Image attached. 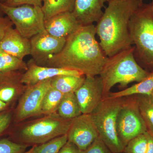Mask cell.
Instances as JSON below:
<instances>
[{
    "mask_svg": "<svg viewBox=\"0 0 153 153\" xmlns=\"http://www.w3.org/2000/svg\"><path fill=\"white\" fill-rule=\"evenodd\" d=\"M117 130L120 138L125 146L134 138L148 132L135 97L123 99L117 115Z\"/></svg>",
    "mask_w": 153,
    "mask_h": 153,
    "instance_id": "8",
    "label": "cell"
},
{
    "mask_svg": "<svg viewBox=\"0 0 153 153\" xmlns=\"http://www.w3.org/2000/svg\"><path fill=\"white\" fill-rule=\"evenodd\" d=\"M57 113L66 119H73L82 114L74 93L63 94Z\"/></svg>",
    "mask_w": 153,
    "mask_h": 153,
    "instance_id": "21",
    "label": "cell"
},
{
    "mask_svg": "<svg viewBox=\"0 0 153 153\" xmlns=\"http://www.w3.org/2000/svg\"><path fill=\"white\" fill-rule=\"evenodd\" d=\"M147 133L141 134L130 140L126 145L125 153H146L147 147Z\"/></svg>",
    "mask_w": 153,
    "mask_h": 153,
    "instance_id": "26",
    "label": "cell"
},
{
    "mask_svg": "<svg viewBox=\"0 0 153 153\" xmlns=\"http://www.w3.org/2000/svg\"><path fill=\"white\" fill-rule=\"evenodd\" d=\"M76 0H43L42 11L45 21L57 14L73 12Z\"/></svg>",
    "mask_w": 153,
    "mask_h": 153,
    "instance_id": "20",
    "label": "cell"
},
{
    "mask_svg": "<svg viewBox=\"0 0 153 153\" xmlns=\"http://www.w3.org/2000/svg\"><path fill=\"white\" fill-rule=\"evenodd\" d=\"M153 91V71L150 72L140 82L120 91L110 92L107 97L111 98H122L132 95H150Z\"/></svg>",
    "mask_w": 153,
    "mask_h": 153,
    "instance_id": "18",
    "label": "cell"
},
{
    "mask_svg": "<svg viewBox=\"0 0 153 153\" xmlns=\"http://www.w3.org/2000/svg\"><path fill=\"white\" fill-rule=\"evenodd\" d=\"M0 9L13 22L15 29L25 38L30 39L46 31L41 7L27 4L10 7L0 2Z\"/></svg>",
    "mask_w": 153,
    "mask_h": 153,
    "instance_id": "7",
    "label": "cell"
},
{
    "mask_svg": "<svg viewBox=\"0 0 153 153\" xmlns=\"http://www.w3.org/2000/svg\"><path fill=\"white\" fill-rule=\"evenodd\" d=\"M82 153H112L99 136Z\"/></svg>",
    "mask_w": 153,
    "mask_h": 153,
    "instance_id": "29",
    "label": "cell"
},
{
    "mask_svg": "<svg viewBox=\"0 0 153 153\" xmlns=\"http://www.w3.org/2000/svg\"><path fill=\"white\" fill-rule=\"evenodd\" d=\"M123 99L104 97L91 114L99 136L112 153L122 152L126 146L117 130V115Z\"/></svg>",
    "mask_w": 153,
    "mask_h": 153,
    "instance_id": "6",
    "label": "cell"
},
{
    "mask_svg": "<svg viewBox=\"0 0 153 153\" xmlns=\"http://www.w3.org/2000/svg\"><path fill=\"white\" fill-rule=\"evenodd\" d=\"M67 141L68 138L66 134L41 144L34 146L33 153H58Z\"/></svg>",
    "mask_w": 153,
    "mask_h": 153,
    "instance_id": "25",
    "label": "cell"
},
{
    "mask_svg": "<svg viewBox=\"0 0 153 153\" xmlns=\"http://www.w3.org/2000/svg\"><path fill=\"white\" fill-rule=\"evenodd\" d=\"M136 98L148 132L153 136V98L152 96L136 95Z\"/></svg>",
    "mask_w": 153,
    "mask_h": 153,
    "instance_id": "22",
    "label": "cell"
},
{
    "mask_svg": "<svg viewBox=\"0 0 153 153\" xmlns=\"http://www.w3.org/2000/svg\"><path fill=\"white\" fill-rule=\"evenodd\" d=\"M13 22L7 16H0V41L11 28L13 27Z\"/></svg>",
    "mask_w": 153,
    "mask_h": 153,
    "instance_id": "31",
    "label": "cell"
},
{
    "mask_svg": "<svg viewBox=\"0 0 153 153\" xmlns=\"http://www.w3.org/2000/svg\"><path fill=\"white\" fill-rule=\"evenodd\" d=\"M110 0H76L72 13L80 25H93L103 14L102 8Z\"/></svg>",
    "mask_w": 153,
    "mask_h": 153,
    "instance_id": "14",
    "label": "cell"
},
{
    "mask_svg": "<svg viewBox=\"0 0 153 153\" xmlns=\"http://www.w3.org/2000/svg\"><path fill=\"white\" fill-rule=\"evenodd\" d=\"M51 79L26 86L14 110L13 124H19L29 118L41 114L42 102L45 94L51 87Z\"/></svg>",
    "mask_w": 153,
    "mask_h": 153,
    "instance_id": "9",
    "label": "cell"
},
{
    "mask_svg": "<svg viewBox=\"0 0 153 153\" xmlns=\"http://www.w3.org/2000/svg\"><path fill=\"white\" fill-rule=\"evenodd\" d=\"M34 146H33V147L30 149L29 150L26 151L25 153H33V151H34Z\"/></svg>",
    "mask_w": 153,
    "mask_h": 153,
    "instance_id": "36",
    "label": "cell"
},
{
    "mask_svg": "<svg viewBox=\"0 0 153 153\" xmlns=\"http://www.w3.org/2000/svg\"><path fill=\"white\" fill-rule=\"evenodd\" d=\"M27 64L24 60L4 52L0 49V73L12 71H26Z\"/></svg>",
    "mask_w": 153,
    "mask_h": 153,
    "instance_id": "24",
    "label": "cell"
},
{
    "mask_svg": "<svg viewBox=\"0 0 153 153\" xmlns=\"http://www.w3.org/2000/svg\"><path fill=\"white\" fill-rule=\"evenodd\" d=\"M28 147L14 142L8 138L0 139V153H24Z\"/></svg>",
    "mask_w": 153,
    "mask_h": 153,
    "instance_id": "27",
    "label": "cell"
},
{
    "mask_svg": "<svg viewBox=\"0 0 153 153\" xmlns=\"http://www.w3.org/2000/svg\"><path fill=\"white\" fill-rule=\"evenodd\" d=\"M0 49L9 55L23 60L30 55V39L23 37L13 27L0 41Z\"/></svg>",
    "mask_w": 153,
    "mask_h": 153,
    "instance_id": "17",
    "label": "cell"
},
{
    "mask_svg": "<svg viewBox=\"0 0 153 153\" xmlns=\"http://www.w3.org/2000/svg\"><path fill=\"white\" fill-rule=\"evenodd\" d=\"M27 64V69L23 73L21 78V82L26 86H32L58 75H84L79 71L72 69L40 66L36 64L32 59L29 60Z\"/></svg>",
    "mask_w": 153,
    "mask_h": 153,
    "instance_id": "13",
    "label": "cell"
},
{
    "mask_svg": "<svg viewBox=\"0 0 153 153\" xmlns=\"http://www.w3.org/2000/svg\"><path fill=\"white\" fill-rule=\"evenodd\" d=\"M63 94L51 86L44 96L41 105V114L48 115L57 113Z\"/></svg>",
    "mask_w": 153,
    "mask_h": 153,
    "instance_id": "23",
    "label": "cell"
},
{
    "mask_svg": "<svg viewBox=\"0 0 153 153\" xmlns=\"http://www.w3.org/2000/svg\"><path fill=\"white\" fill-rule=\"evenodd\" d=\"M119 153H125L124 152H122Z\"/></svg>",
    "mask_w": 153,
    "mask_h": 153,
    "instance_id": "40",
    "label": "cell"
},
{
    "mask_svg": "<svg viewBox=\"0 0 153 153\" xmlns=\"http://www.w3.org/2000/svg\"><path fill=\"white\" fill-rule=\"evenodd\" d=\"M143 4L141 0H110L97 22L99 44L108 57L132 46L129 24L132 15Z\"/></svg>",
    "mask_w": 153,
    "mask_h": 153,
    "instance_id": "2",
    "label": "cell"
},
{
    "mask_svg": "<svg viewBox=\"0 0 153 153\" xmlns=\"http://www.w3.org/2000/svg\"><path fill=\"white\" fill-rule=\"evenodd\" d=\"M10 108H12V107L10 105L5 103L0 100V112Z\"/></svg>",
    "mask_w": 153,
    "mask_h": 153,
    "instance_id": "34",
    "label": "cell"
},
{
    "mask_svg": "<svg viewBox=\"0 0 153 153\" xmlns=\"http://www.w3.org/2000/svg\"><path fill=\"white\" fill-rule=\"evenodd\" d=\"M80 26L72 12L57 14L45 21L44 23L47 33L59 38H67Z\"/></svg>",
    "mask_w": 153,
    "mask_h": 153,
    "instance_id": "15",
    "label": "cell"
},
{
    "mask_svg": "<svg viewBox=\"0 0 153 153\" xmlns=\"http://www.w3.org/2000/svg\"><path fill=\"white\" fill-rule=\"evenodd\" d=\"M73 119L61 117L57 113L46 115L25 126H11L8 138L27 146H38L67 134Z\"/></svg>",
    "mask_w": 153,
    "mask_h": 153,
    "instance_id": "4",
    "label": "cell"
},
{
    "mask_svg": "<svg viewBox=\"0 0 153 153\" xmlns=\"http://www.w3.org/2000/svg\"><path fill=\"white\" fill-rule=\"evenodd\" d=\"M43 2V0H7L3 4L10 7L27 4L42 7Z\"/></svg>",
    "mask_w": 153,
    "mask_h": 153,
    "instance_id": "30",
    "label": "cell"
},
{
    "mask_svg": "<svg viewBox=\"0 0 153 153\" xmlns=\"http://www.w3.org/2000/svg\"><path fill=\"white\" fill-rule=\"evenodd\" d=\"M74 94L82 114H91L104 98L99 76H85L83 83Z\"/></svg>",
    "mask_w": 153,
    "mask_h": 153,
    "instance_id": "12",
    "label": "cell"
},
{
    "mask_svg": "<svg viewBox=\"0 0 153 153\" xmlns=\"http://www.w3.org/2000/svg\"><path fill=\"white\" fill-rule=\"evenodd\" d=\"M148 144L146 153H153V136L147 133Z\"/></svg>",
    "mask_w": 153,
    "mask_h": 153,
    "instance_id": "33",
    "label": "cell"
},
{
    "mask_svg": "<svg viewBox=\"0 0 153 153\" xmlns=\"http://www.w3.org/2000/svg\"><path fill=\"white\" fill-rule=\"evenodd\" d=\"M134 51L132 46L108 58L99 76L104 98L117 84L123 88L131 82H140L149 74L137 62Z\"/></svg>",
    "mask_w": 153,
    "mask_h": 153,
    "instance_id": "3",
    "label": "cell"
},
{
    "mask_svg": "<svg viewBox=\"0 0 153 153\" xmlns=\"http://www.w3.org/2000/svg\"><path fill=\"white\" fill-rule=\"evenodd\" d=\"M12 71L0 73V100L10 105L26 88L21 82L24 72Z\"/></svg>",
    "mask_w": 153,
    "mask_h": 153,
    "instance_id": "16",
    "label": "cell"
},
{
    "mask_svg": "<svg viewBox=\"0 0 153 153\" xmlns=\"http://www.w3.org/2000/svg\"><path fill=\"white\" fill-rule=\"evenodd\" d=\"M151 95L152 96V97L153 98V91H152V94H151Z\"/></svg>",
    "mask_w": 153,
    "mask_h": 153,
    "instance_id": "39",
    "label": "cell"
},
{
    "mask_svg": "<svg viewBox=\"0 0 153 153\" xmlns=\"http://www.w3.org/2000/svg\"><path fill=\"white\" fill-rule=\"evenodd\" d=\"M82 152L74 144L69 141L65 144L58 153H82Z\"/></svg>",
    "mask_w": 153,
    "mask_h": 153,
    "instance_id": "32",
    "label": "cell"
},
{
    "mask_svg": "<svg viewBox=\"0 0 153 153\" xmlns=\"http://www.w3.org/2000/svg\"><path fill=\"white\" fill-rule=\"evenodd\" d=\"M96 35L94 24L81 25L66 38L60 52L43 66L76 70L85 76L99 75L108 57L97 41Z\"/></svg>",
    "mask_w": 153,
    "mask_h": 153,
    "instance_id": "1",
    "label": "cell"
},
{
    "mask_svg": "<svg viewBox=\"0 0 153 153\" xmlns=\"http://www.w3.org/2000/svg\"><path fill=\"white\" fill-rule=\"evenodd\" d=\"M7 1V0H0V2L4 3Z\"/></svg>",
    "mask_w": 153,
    "mask_h": 153,
    "instance_id": "38",
    "label": "cell"
},
{
    "mask_svg": "<svg viewBox=\"0 0 153 153\" xmlns=\"http://www.w3.org/2000/svg\"><path fill=\"white\" fill-rule=\"evenodd\" d=\"M129 33L137 62L148 72H152L153 15L146 9L143 3L131 18Z\"/></svg>",
    "mask_w": 153,
    "mask_h": 153,
    "instance_id": "5",
    "label": "cell"
},
{
    "mask_svg": "<svg viewBox=\"0 0 153 153\" xmlns=\"http://www.w3.org/2000/svg\"><path fill=\"white\" fill-rule=\"evenodd\" d=\"M141 1H143V0H141ZM152 1H153V0H152Z\"/></svg>",
    "mask_w": 153,
    "mask_h": 153,
    "instance_id": "41",
    "label": "cell"
},
{
    "mask_svg": "<svg viewBox=\"0 0 153 153\" xmlns=\"http://www.w3.org/2000/svg\"><path fill=\"white\" fill-rule=\"evenodd\" d=\"M67 135L68 141L82 152L85 151L99 136L91 114H82L73 119Z\"/></svg>",
    "mask_w": 153,
    "mask_h": 153,
    "instance_id": "11",
    "label": "cell"
},
{
    "mask_svg": "<svg viewBox=\"0 0 153 153\" xmlns=\"http://www.w3.org/2000/svg\"><path fill=\"white\" fill-rule=\"evenodd\" d=\"M85 78V75H58L51 79V86L63 94L74 93L82 85Z\"/></svg>",
    "mask_w": 153,
    "mask_h": 153,
    "instance_id": "19",
    "label": "cell"
},
{
    "mask_svg": "<svg viewBox=\"0 0 153 153\" xmlns=\"http://www.w3.org/2000/svg\"><path fill=\"white\" fill-rule=\"evenodd\" d=\"M66 39L52 36L46 31L33 36L30 39L32 59L36 64L44 66L50 57L62 50Z\"/></svg>",
    "mask_w": 153,
    "mask_h": 153,
    "instance_id": "10",
    "label": "cell"
},
{
    "mask_svg": "<svg viewBox=\"0 0 153 153\" xmlns=\"http://www.w3.org/2000/svg\"><path fill=\"white\" fill-rule=\"evenodd\" d=\"M4 14L2 11L0 9V16H4Z\"/></svg>",
    "mask_w": 153,
    "mask_h": 153,
    "instance_id": "37",
    "label": "cell"
},
{
    "mask_svg": "<svg viewBox=\"0 0 153 153\" xmlns=\"http://www.w3.org/2000/svg\"><path fill=\"white\" fill-rule=\"evenodd\" d=\"M14 110L9 108L0 112V137L7 134L9 129L13 123Z\"/></svg>",
    "mask_w": 153,
    "mask_h": 153,
    "instance_id": "28",
    "label": "cell"
},
{
    "mask_svg": "<svg viewBox=\"0 0 153 153\" xmlns=\"http://www.w3.org/2000/svg\"><path fill=\"white\" fill-rule=\"evenodd\" d=\"M145 7L153 15V1L149 4H144Z\"/></svg>",
    "mask_w": 153,
    "mask_h": 153,
    "instance_id": "35",
    "label": "cell"
}]
</instances>
